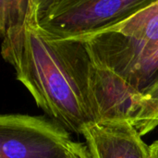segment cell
<instances>
[{"label": "cell", "instance_id": "6da1fadb", "mask_svg": "<svg viewBox=\"0 0 158 158\" xmlns=\"http://www.w3.org/2000/svg\"><path fill=\"white\" fill-rule=\"evenodd\" d=\"M1 56L36 105L69 132L105 118L129 117L133 94L114 75L97 67L80 39L44 33L32 10L25 23L3 39Z\"/></svg>", "mask_w": 158, "mask_h": 158}, {"label": "cell", "instance_id": "7a4b0ae2", "mask_svg": "<svg viewBox=\"0 0 158 158\" xmlns=\"http://www.w3.org/2000/svg\"><path fill=\"white\" fill-rule=\"evenodd\" d=\"M80 40L93 62L118 79L134 97L158 81V0Z\"/></svg>", "mask_w": 158, "mask_h": 158}, {"label": "cell", "instance_id": "3957f363", "mask_svg": "<svg viewBox=\"0 0 158 158\" xmlns=\"http://www.w3.org/2000/svg\"><path fill=\"white\" fill-rule=\"evenodd\" d=\"M154 0H34L37 26L56 39H80L114 26Z\"/></svg>", "mask_w": 158, "mask_h": 158}, {"label": "cell", "instance_id": "277c9868", "mask_svg": "<svg viewBox=\"0 0 158 158\" xmlns=\"http://www.w3.org/2000/svg\"><path fill=\"white\" fill-rule=\"evenodd\" d=\"M73 143L69 132L52 119L0 115V158H69Z\"/></svg>", "mask_w": 158, "mask_h": 158}, {"label": "cell", "instance_id": "5b68a950", "mask_svg": "<svg viewBox=\"0 0 158 158\" xmlns=\"http://www.w3.org/2000/svg\"><path fill=\"white\" fill-rule=\"evenodd\" d=\"M92 158H151L150 146L127 118H105L81 130Z\"/></svg>", "mask_w": 158, "mask_h": 158}, {"label": "cell", "instance_id": "8992f818", "mask_svg": "<svg viewBox=\"0 0 158 158\" xmlns=\"http://www.w3.org/2000/svg\"><path fill=\"white\" fill-rule=\"evenodd\" d=\"M128 119L141 136L158 127V81L143 94L133 98Z\"/></svg>", "mask_w": 158, "mask_h": 158}, {"label": "cell", "instance_id": "52a82bcc", "mask_svg": "<svg viewBox=\"0 0 158 158\" xmlns=\"http://www.w3.org/2000/svg\"><path fill=\"white\" fill-rule=\"evenodd\" d=\"M33 6V0H0V38L23 25Z\"/></svg>", "mask_w": 158, "mask_h": 158}, {"label": "cell", "instance_id": "ba28073f", "mask_svg": "<svg viewBox=\"0 0 158 158\" xmlns=\"http://www.w3.org/2000/svg\"><path fill=\"white\" fill-rule=\"evenodd\" d=\"M69 158H92V156L85 143L74 142Z\"/></svg>", "mask_w": 158, "mask_h": 158}, {"label": "cell", "instance_id": "9c48e42d", "mask_svg": "<svg viewBox=\"0 0 158 158\" xmlns=\"http://www.w3.org/2000/svg\"><path fill=\"white\" fill-rule=\"evenodd\" d=\"M151 158H158V140L150 145Z\"/></svg>", "mask_w": 158, "mask_h": 158}]
</instances>
